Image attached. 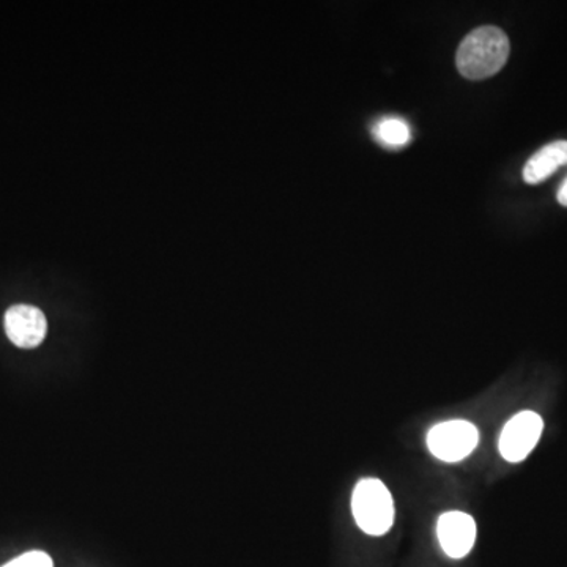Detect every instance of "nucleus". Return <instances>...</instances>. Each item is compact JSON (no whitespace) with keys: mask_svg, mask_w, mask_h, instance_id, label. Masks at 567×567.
Returning <instances> with one entry per match:
<instances>
[{"mask_svg":"<svg viewBox=\"0 0 567 567\" xmlns=\"http://www.w3.org/2000/svg\"><path fill=\"white\" fill-rule=\"evenodd\" d=\"M374 134L380 144L390 148L404 147V145L409 144L410 137H412L410 126L402 118L395 117H386L377 122Z\"/></svg>","mask_w":567,"mask_h":567,"instance_id":"8","label":"nucleus"},{"mask_svg":"<svg viewBox=\"0 0 567 567\" xmlns=\"http://www.w3.org/2000/svg\"><path fill=\"white\" fill-rule=\"evenodd\" d=\"M509 52L506 33L494 25H484L462 40L456 55L457 69L466 80H486L506 65Z\"/></svg>","mask_w":567,"mask_h":567,"instance_id":"1","label":"nucleus"},{"mask_svg":"<svg viewBox=\"0 0 567 567\" xmlns=\"http://www.w3.org/2000/svg\"><path fill=\"white\" fill-rule=\"evenodd\" d=\"M2 567H54V561L47 551L31 550L11 559Z\"/></svg>","mask_w":567,"mask_h":567,"instance_id":"9","label":"nucleus"},{"mask_svg":"<svg viewBox=\"0 0 567 567\" xmlns=\"http://www.w3.org/2000/svg\"><path fill=\"white\" fill-rule=\"evenodd\" d=\"M352 511L358 527L371 536H382L394 524V502L385 484L374 477L360 481L352 495Z\"/></svg>","mask_w":567,"mask_h":567,"instance_id":"2","label":"nucleus"},{"mask_svg":"<svg viewBox=\"0 0 567 567\" xmlns=\"http://www.w3.org/2000/svg\"><path fill=\"white\" fill-rule=\"evenodd\" d=\"M567 164V141H555L537 151L524 167V181L539 185Z\"/></svg>","mask_w":567,"mask_h":567,"instance_id":"7","label":"nucleus"},{"mask_svg":"<svg viewBox=\"0 0 567 567\" xmlns=\"http://www.w3.org/2000/svg\"><path fill=\"white\" fill-rule=\"evenodd\" d=\"M3 327L11 342L20 349H35L48 333L47 317L35 306H11L3 317Z\"/></svg>","mask_w":567,"mask_h":567,"instance_id":"5","label":"nucleus"},{"mask_svg":"<svg viewBox=\"0 0 567 567\" xmlns=\"http://www.w3.org/2000/svg\"><path fill=\"white\" fill-rule=\"evenodd\" d=\"M557 199L563 207H567V178L563 182L561 188L558 189Z\"/></svg>","mask_w":567,"mask_h":567,"instance_id":"10","label":"nucleus"},{"mask_svg":"<svg viewBox=\"0 0 567 567\" xmlns=\"http://www.w3.org/2000/svg\"><path fill=\"white\" fill-rule=\"evenodd\" d=\"M436 533L447 557L464 558L475 546V518L461 511H450L439 518Z\"/></svg>","mask_w":567,"mask_h":567,"instance_id":"6","label":"nucleus"},{"mask_svg":"<svg viewBox=\"0 0 567 567\" xmlns=\"http://www.w3.org/2000/svg\"><path fill=\"white\" fill-rule=\"evenodd\" d=\"M480 432L468 421H446L434 425L427 435L429 451L443 462L462 461L475 451Z\"/></svg>","mask_w":567,"mask_h":567,"instance_id":"3","label":"nucleus"},{"mask_svg":"<svg viewBox=\"0 0 567 567\" xmlns=\"http://www.w3.org/2000/svg\"><path fill=\"white\" fill-rule=\"evenodd\" d=\"M544 431L543 417L535 412H522L507 421L499 436V453L511 464L524 461L535 450Z\"/></svg>","mask_w":567,"mask_h":567,"instance_id":"4","label":"nucleus"}]
</instances>
